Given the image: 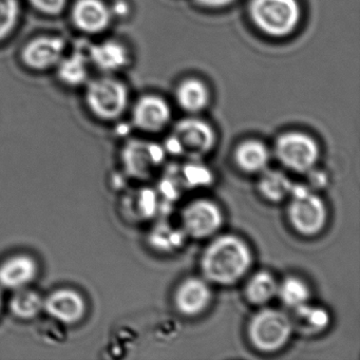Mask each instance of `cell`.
I'll list each match as a JSON object with an SVG mask.
<instances>
[{
  "instance_id": "4316f807",
  "label": "cell",
  "mask_w": 360,
  "mask_h": 360,
  "mask_svg": "<svg viewBox=\"0 0 360 360\" xmlns=\"http://www.w3.org/2000/svg\"><path fill=\"white\" fill-rule=\"evenodd\" d=\"M198 1L206 7L219 8L229 5L233 0H198Z\"/></svg>"
},
{
  "instance_id": "3957f363",
  "label": "cell",
  "mask_w": 360,
  "mask_h": 360,
  "mask_svg": "<svg viewBox=\"0 0 360 360\" xmlns=\"http://www.w3.org/2000/svg\"><path fill=\"white\" fill-rule=\"evenodd\" d=\"M216 142V134L210 124L189 117L176 124L164 149L178 157L199 160L214 149Z\"/></svg>"
},
{
  "instance_id": "e0dca14e",
  "label": "cell",
  "mask_w": 360,
  "mask_h": 360,
  "mask_svg": "<svg viewBox=\"0 0 360 360\" xmlns=\"http://www.w3.org/2000/svg\"><path fill=\"white\" fill-rule=\"evenodd\" d=\"M269 151L259 140H246L240 143L233 153L238 167L246 174H261L266 169Z\"/></svg>"
},
{
  "instance_id": "9a60e30c",
  "label": "cell",
  "mask_w": 360,
  "mask_h": 360,
  "mask_svg": "<svg viewBox=\"0 0 360 360\" xmlns=\"http://www.w3.org/2000/svg\"><path fill=\"white\" fill-rule=\"evenodd\" d=\"M90 64L103 72L111 73L121 70L128 63V51L125 46L117 41H105L92 44L87 47Z\"/></svg>"
},
{
  "instance_id": "5b68a950",
  "label": "cell",
  "mask_w": 360,
  "mask_h": 360,
  "mask_svg": "<svg viewBox=\"0 0 360 360\" xmlns=\"http://www.w3.org/2000/svg\"><path fill=\"white\" fill-rule=\"evenodd\" d=\"M288 218L292 229L305 237L319 235L328 222V208L319 195L303 186H292Z\"/></svg>"
},
{
  "instance_id": "4fadbf2b",
  "label": "cell",
  "mask_w": 360,
  "mask_h": 360,
  "mask_svg": "<svg viewBox=\"0 0 360 360\" xmlns=\"http://www.w3.org/2000/svg\"><path fill=\"white\" fill-rule=\"evenodd\" d=\"M134 123L146 132H159L169 123L172 111L163 98L147 96L140 98L134 108Z\"/></svg>"
},
{
  "instance_id": "8992f818",
  "label": "cell",
  "mask_w": 360,
  "mask_h": 360,
  "mask_svg": "<svg viewBox=\"0 0 360 360\" xmlns=\"http://www.w3.org/2000/svg\"><path fill=\"white\" fill-rule=\"evenodd\" d=\"M128 90L119 79L102 77L87 82L85 101L88 109L98 119L113 121L127 108Z\"/></svg>"
},
{
  "instance_id": "603a6c76",
  "label": "cell",
  "mask_w": 360,
  "mask_h": 360,
  "mask_svg": "<svg viewBox=\"0 0 360 360\" xmlns=\"http://www.w3.org/2000/svg\"><path fill=\"white\" fill-rule=\"evenodd\" d=\"M277 295L286 307L295 309L309 302L311 290L301 278L290 276L278 284Z\"/></svg>"
},
{
  "instance_id": "9c48e42d",
  "label": "cell",
  "mask_w": 360,
  "mask_h": 360,
  "mask_svg": "<svg viewBox=\"0 0 360 360\" xmlns=\"http://www.w3.org/2000/svg\"><path fill=\"white\" fill-rule=\"evenodd\" d=\"M165 153V149L155 143L134 140L126 145L123 161L132 176L148 179L163 163Z\"/></svg>"
},
{
  "instance_id": "ac0fdd59",
  "label": "cell",
  "mask_w": 360,
  "mask_h": 360,
  "mask_svg": "<svg viewBox=\"0 0 360 360\" xmlns=\"http://www.w3.org/2000/svg\"><path fill=\"white\" fill-rule=\"evenodd\" d=\"M89 58L87 52L77 50L65 56L56 65L58 79L68 87H79L89 79Z\"/></svg>"
},
{
  "instance_id": "ba28073f",
  "label": "cell",
  "mask_w": 360,
  "mask_h": 360,
  "mask_svg": "<svg viewBox=\"0 0 360 360\" xmlns=\"http://www.w3.org/2000/svg\"><path fill=\"white\" fill-rule=\"evenodd\" d=\"M182 222L187 235L193 239H206L220 231L224 216L214 202L198 199L184 208Z\"/></svg>"
},
{
  "instance_id": "7a4b0ae2",
  "label": "cell",
  "mask_w": 360,
  "mask_h": 360,
  "mask_svg": "<svg viewBox=\"0 0 360 360\" xmlns=\"http://www.w3.org/2000/svg\"><path fill=\"white\" fill-rule=\"evenodd\" d=\"M292 330V318L288 314L279 309H263L250 320L248 336L257 351L276 353L288 345Z\"/></svg>"
},
{
  "instance_id": "5bb4252c",
  "label": "cell",
  "mask_w": 360,
  "mask_h": 360,
  "mask_svg": "<svg viewBox=\"0 0 360 360\" xmlns=\"http://www.w3.org/2000/svg\"><path fill=\"white\" fill-rule=\"evenodd\" d=\"M44 309L54 319L64 323H75L86 311L83 297L72 290H58L44 300Z\"/></svg>"
},
{
  "instance_id": "83f0119b",
  "label": "cell",
  "mask_w": 360,
  "mask_h": 360,
  "mask_svg": "<svg viewBox=\"0 0 360 360\" xmlns=\"http://www.w3.org/2000/svg\"><path fill=\"white\" fill-rule=\"evenodd\" d=\"M115 9H111V13L112 15H120L123 16L125 14H127L128 12V6L127 4L124 3V1H119V3L115 4Z\"/></svg>"
},
{
  "instance_id": "d6986e66",
  "label": "cell",
  "mask_w": 360,
  "mask_h": 360,
  "mask_svg": "<svg viewBox=\"0 0 360 360\" xmlns=\"http://www.w3.org/2000/svg\"><path fill=\"white\" fill-rule=\"evenodd\" d=\"M294 311L292 326L302 334L309 335V336L319 334L330 324V314L323 307H313L309 303H305L295 309Z\"/></svg>"
},
{
  "instance_id": "7402d4cb",
  "label": "cell",
  "mask_w": 360,
  "mask_h": 360,
  "mask_svg": "<svg viewBox=\"0 0 360 360\" xmlns=\"http://www.w3.org/2000/svg\"><path fill=\"white\" fill-rule=\"evenodd\" d=\"M176 100L181 108L187 112L203 110L210 101L207 88L198 79H187L181 84L176 91Z\"/></svg>"
},
{
  "instance_id": "52a82bcc",
  "label": "cell",
  "mask_w": 360,
  "mask_h": 360,
  "mask_svg": "<svg viewBox=\"0 0 360 360\" xmlns=\"http://www.w3.org/2000/svg\"><path fill=\"white\" fill-rule=\"evenodd\" d=\"M275 153L284 167L297 174L311 172L320 157L317 142L309 134L300 131L281 134L276 141Z\"/></svg>"
},
{
  "instance_id": "8fae6325",
  "label": "cell",
  "mask_w": 360,
  "mask_h": 360,
  "mask_svg": "<svg viewBox=\"0 0 360 360\" xmlns=\"http://www.w3.org/2000/svg\"><path fill=\"white\" fill-rule=\"evenodd\" d=\"M212 299V288L207 280L189 277L176 288L174 302L179 313L186 317H195L206 311Z\"/></svg>"
},
{
  "instance_id": "d4e9b609",
  "label": "cell",
  "mask_w": 360,
  "mask_h": 360,
  "mask_svg": "<svg viewBox=\"0 0 360 360\" xmlns=\"http://www.w3.org/2000/svg\"><path fill=\"white\" fill-rule=\"evenodd\" d=\"M22 7L20 0H0V41L13 33L20 22Z\"/></svg>"
},
{
  "instance_id": "cb8c5ba5",
  "label": "cell",
  "mask_w": 360,
  "mask_h": 360,
  "mask_svg": "<svg viewBox=\"0 0 360 360\" xmlns=\"http://www.w3.org/2000/svg\"><path fill=\"white\" fill-rule=\"evenodd\" d=\"M10 309L22 319H31L44 309V299L39 292L22 288L12 297Z\"/></svg>"
},
{
  "instance_id": "2e32d148",
  "label": "cell",
  "mask_w": 360,
  "mask_h": 360,
  "mask_svg": "<svg viewBox=\"0 0 360 360\" xmlns=\"http://www.w3.org/2000/svg\"><path fill=\"white\" fill-rule=\"evenodd\" d=\"M37 264L26 255L10 258L0 265V285L10 290H20L34 280Z\"/></svg>"
},
{
  "instance_id": "7c38bea8",
  "label": "cell",
  "mask_w": 360,
  "mask_h": 360,
  "mask_svg": "<svg viewBox=\"0 0 360 360\" xmlns=\"http://www.w3.org/2000/svg\"><path fill=\"white\" fill-rule=\"evenodd\" d=\"M73 26L86 34L104 32L112 20L110 7L103 0H77L71 9Z\"/></svg>"
},
{
  "instance_id": "277c9868",
  "label": "cell",
  "mask_w": 360,
  "mask_h": 360,
  "mask_svg": "<svg viewBox=\"0 0 360 360\" xmlns=\"http://www.w3.org/2000/svg\"><path fill=\"white\" fill-rule=\"evenodd\" d=\"M254 24L269 37L290 34L298 26L300 7L297 0H252L250 8Z\"/></svg>"
},
{
  "instance_id": "484cf974",
  "label": "cell",
  "mask_w": 360,
  "mask_h": 360,
  "mask_svg": "<svg viewBox=\"0 0 360 360\" xmlns=\"http://www.w3.org/2000/svg\"><path fill=\"white\" fill-rule=\"evenodd\" d=\"M31 7L44 15H60L67 7L68 0H28Z\"/></svg>"
},
{
  "instance_id": "f1b7e54d",
  "label": "cell",
  "mask_w": 360,
  "mask_h": 360,
  "mask_svg": "<svg viewBox=\"0 0 360 360\" xmlns=\"http://www.w3.org/2000/svg\"><path fill=\"white\" fill-rule=\"evenodd\" d=\"M0 307H1V299H0Z\"/></svg>"
},
{
  "instance_id": "30bf717a",
  "label": "cell",
  "mask_w": 360,
  "mask_h": 360,
  "mask_svg": "<svg viewBox=\"0 0 360 360\" xmlns=\"http://www.w3.org/2000/svg\"><path fill=\"white\" fill-rule=\"evenodd\" d=\"M66 41L63 37L46 35L31 39L22 48L20 60L25 66L35 71L56 68L64 58Z\"/></svg>"
},
{
  "instance_id": "6da1fadb",
  "label": "cell",
  "mask_w": 360,
  "mask_h": 360,
  "mask_svg": "<svg viewBox=\"0 0 360 360\" xmlns=\"http://www.w3.org/2000/svg\"><path fill=\"white\" fill-rule=\"evenodd\" d=\"M252 264V250L236 235L219 236L208 244L201 257L204 279L218 285L237 283L248 273Z\"/></svg>"
},
{
  "instance_id": "44dd1931",
  "label": "cell",
  "mask_w": 360,
  "mask_h": 360,
  "mask_svg": "<svg viewBox=\"0 0 360 360\" xmlns=\"http://www.w3.org/2000/svg\"><path fill=\"white\" fill-rule=\"evenodd\" d=\"M259 191L267 201L279 203L292 193V183L288 176L279 170L265 169L261 172Z\"/></svg>"
},
{
  "instance_id": "ffe728a7",
  "label": "cell",
  "mask_w": 360,
  "mask_h": 360,
  "mask_svg": "<svg viewBox=\"0 0 360 360\" xmlns=\"http://www.w3.org/2000/svg\"><path fill=\"white\" fill-rule=\"evenodd\" d=\"M278 292V282L269 271H260L252 276L245 285L248 302L262 307L271 302Z\"/></svg>"
}]
</instances>
